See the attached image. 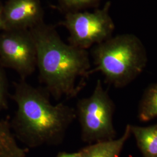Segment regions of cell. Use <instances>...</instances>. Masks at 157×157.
Segmentation results:
<instances>
[{
  "mask_svg": "<svg viewBox=\"0 0 157 157\" xmlns=\"http://www.w3.org/2000/svg\"><path fill=\"white\" fill-rule=\"evenodd\" d=\"M11 98L17 105L10 122L16 138L30 147L61 142L76 119L75 108L63 102L53 104L44 87L21 80L14 83Z\"/></svg>",
  "mask_w": 157,
  "mask_h": 157,
  "instance_id": "cell-1",
  "label": "cell"
},
{
  "mask_svg": "<svg viewBox=\"0 0 157 157\" xmlns=\"http://www.w3.org/2000/svg\"><path fill=\"white\" fill-rule=\"evenodd\" d=\"M131 133L135 136L137 144L146 157H157V130L156 126L140 127L131 126Z\"/></svg>",
  "mask_w": 157,
  "mask_h": 157,
  "instance_id": "cell-9",
  "label": "cell"
},
{
  "mask_svg": "<svg viewBox=\"0 0 157 157\" xmlns=\"http://www.w3.org/2000/svg\"><path fill=\"white\" fill-rule=\"evenodd\" d=\"M57 157H81L80 151L73 153H67V152H61L58 154Z\"/></svg>",
  "mask_w": 157,
  "mask_h": 157,
  "instance_id": "cell-13",
  "label": "cell"
},
{
  "mask_svg": "<svg viewBox=\"0 0 157 157\" xmlns=\"http://www.w3.org/2000/svg\"><path fill=\"white\" fill-rule=\"evenodd\" d=\"M0 64L26 80L37 68V48L30 30H6L0 35Z\"/></svg>",
  "mask_w": 157,
  "mask_h": 157,
  "instance_id": "cell-6",
  "label": "cell"
},
{
  "mask_svg": "<svg viewBox=\"0 0 157 157\" xmlns=\"http://www.w3.org/2000/svg\"><path fill=\"white\" fill-rule=\"evenodd\" d=\"M64 6L69 8H80L87 6L97 0H60Z\"/></svg>",
  "mask_w": 157,
  "mask_h": 157,
  "instance_id": "cell-12",
  "label": "cell"
},
{
  "mask_svg": "<svg viewBox=\"0 0 157 157\" xmlns=\"http://www.w3.org/2000/svg\"><path fill=\"white\" fill-rule=\"evenodd\" d=\"M93 56L95 67L108 83L116 87L129 84L143 71L147 61L144 45L133 34L110 37L95 45Z\"/></svg>",
  "mask_w": 157,
  "mask_h": 157,
  "instance_id": "cell-3",
  "label": "cell"
},
{
  "mask_svg": "<svg viewBox=\"0 0 157 157\" xmlns=\"http://www.w3.org/2000/svg\"><path fill=\"white\" fill-rule=\"evenodd\" d=\"M157 117V83L147 91L141 102L139 118L147 122Z\"/></svg>",
  "mask_w": 157,
  "mask_h": 157,
  "instance_id": "cell-10",
  "label": "cell"
},
{
  "mask_svg": "<svg viewBox=\"0 0 157 157\" xmlns=\"http://www.w3.org/2000/svg\"><path fill=\"white\" fill-rule=\"evenodd\" d=\"M75 108L83 140L97 142L115 139L114 104L100 80L91 95L78 100Z\"/></svg>",
  "mask_w": 157,
  "mask_h": 157,
  "instance_id": "cell-4",
  "label": "cell"
},
{
  "mask_svg": "<svg viewBox=\"0 0 157 157\" xmlns=\"http://www.w3.org/2000/svg\"><path fill=\"white\" fill-rule=\"evenodd\" d=\"M3 6H1L0 4V30H6L5 25L3 20Z\"/></svg>",
  "mask_w": 157,
  "mask_h": 157,
  "instance_id": "cell-14",
  "label": "cell"
},
{
  "mask_svg": "<svg viewBox=\"0 0 157 157\" xmlns=\"http://www.w3.org/2000/svg\"><path fill=\"white\" fill-rule=\"evenodd\" d=\"M131 133V125L128 124L121 137L97 141L87 146L80 151L81 157H119Z\"/></svg>",
  "mask_w": 157,
  "mask_h": 157,
  "instance_id": "cell-8",
  "label": "cell"
},
{
  "mask_svg": "<svg viewBox=\"0 0 157 157\" xmlns=\"http://www.w3.org/2000/svg\"><path fill=\"white\" fill-rule=\"evenodd\" d=\"M37 48V68L44 88L56 100L73 98L82 89L77 80L91 73L89 54L62 40L43 23L29 30Z\"/></svg>",
  "mask_w": 157,
  "mask_h": 157,
  "instance_id": "cell-2",
  "label": "cell"
},
{
  "mask_svg": "<svg viewBox=\"0 0 157 157\" xmlns=\"http://www.w3.org/2000/svg\"><path fill=\"white\" fill-rule=\"evenodd\" d=\"M111 3L94 12L68 13L63 22L70 34V44L86 50L111 37L115 28L109 15Z\"/></svg>",
  "mask_w": 157,
  "mask_h": 157,
  "instance_id": "cell-5",
  "label": "cell"
},
{
  "mask_svg": "<svg viewBox=\"0 0 157 157\" xmlns=\"http://www.w3.org/2000/svg\"><path fill=\"white\" fill-rule=\"evenodd\" d=\"M2 15L5 30H29L43 23L39 0H8Z\"/></svg>",
  "mask_w": 157,
  "mask_h": 157,
  "instance_id": "cell-7",
  "label": "cell"
},
{
  "mask_svg": "<svg viewBox=\"0 0 157 157\" xmlns=\"http://www.w3.org/2000/svg\"><path fill=\"white\" fill-rule=\"evenodd\" d=\"M2 67L0 64V112L8 108L9 99L11 98L8 80Z\"/></svg>",
  "mask_w": 157,
  "mask_h": 157,
  "instance_id": "cell-11",
  "label": "cell"
},
{
  "mask_svg": "<svg viewBox=\"0 0 157 157\" xmlns=\"http://www.w3.org/2000/svg\"><path fill=\"white\" fill-rule=\"evenodd\" d=\"M155 126H156V128H157V125H155Z\"/></svg>",
  "mask_w": 157,
  "mask_h": 157,
  "instance_id": "cell-15",
  "label": "cell"
}]
</instances>
